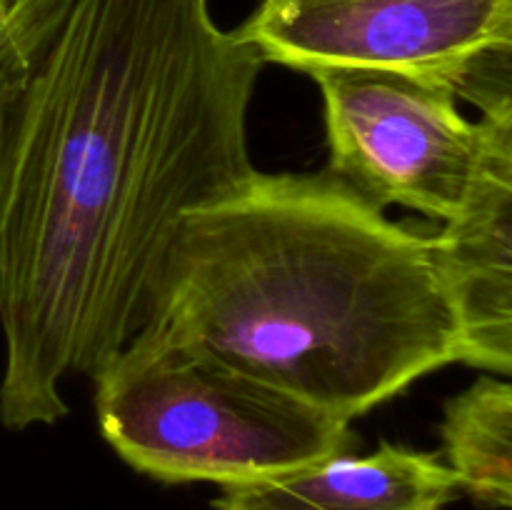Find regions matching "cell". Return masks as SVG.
Returning a JSON list of instances; mask_svg holds the SVG:
<instances>
[{
	"mask_svg": "<svg viewBox=\"0 0 512 510\" xmlns=\"http://www.w3.org/2000/svg\"><path fill=\"white\" fill-rule=\"evenodd\" d=\"M263 65L208 0H70L0 143L5 428L145 328L185 215L255 173Z\"/></svg>",
	"mask_w": 512,
	"mask_h": 510,
	"instance_id": "cell-1",
	"label": "cell"
},
{
	"mask_svg": "<svg viewBox=\"0 0 512 510\" xmlns=\"http://www.w3.org/2000/svg\"><path fill=\"white\" fill-rule=\"evenodd\" d=\"M145 325L348 423L463 360L433 235L330 170H255L185 215Z\"/></svg>",
	"mask_w": 512,
	"mask_h": 510,
	"instance_id": "cell-2",
	"label": "cell"
},
{
	"mask_svg": "<svg viewBox=\"0 0 512 510\" xmlns=\"http://www.w3.org/2000/svg\"><path fill=\"white\" fill-rule=\"evenodd\" d=\"M105 443L168 485L258 483L345 453L348 420L145 325L93 375Z\"/></svg>",
	"mask_w": 512,
	"mask_h": 510,
	"instance_id": "cell-3",
	"label": "cell"
},
{
	"mask_svg": "<svg viewBox=\"0 0 512 510\" xmlns=\"http://www.w3.org/2000/svg\"><path fill=\"white\" fill-rule=\"evenodd\" d=\"M235 33L263 63L305 75L393 70L468 98L510 73L512 0H258Z\"/></svg>",
	"mask_w": 512,
	"mask_h": 510,
	"instance_id": "cell-4",
	"label": "cell"
},
{
	"mask_svg": "<svg viewBox=\"0 0 512 510\" xmlns=\"http://www.w3.org/2000/svg\"><path fill=\"white\" fill-rule=\"evenodd\" d=\"M323 95L330 173L378 208L445 223L463 205L480 150L453 85L393 70L308 73Z\"/></svg>",
	"mask_w": 512,
	"mask_h": 510,
	"instance_id": "cell-5",
	"label": "cell"
},
{
	"mask_svg": "<svg viewBox=\"0 0 512 510\" xmlns=\"http://www.w3.org/2000/svg\"><path fill=\"white\" fill-rule=\"evenodd\" d=\"M480 150L463 205L433 235L460 335V363L512 373V98L480 108Z\"/></svg>",
	"mask_w": 512,
	"mask_h": 510,
	"instance_id": "cell-6",
	"label": "cell"
},
{
	"mask_svg": "<svg viewBox=\"0 0 512 510\" xmlns=\"http://www.w3.org/2000/svg\"><path fill=\"white\" fill-rule=\"evenodd\" d=\"M458 480L438 453L383 443L373 453L350 450L305 468L228 485L215 510H445Z\"/></svg>",
	"mask_w": 512,
	"mask_h": 510,
	"instance_id": "cell-7",
	"label": "cell"
},
{
	"mask_svg": "<svg viewBox=\"0 0 512 510\" xmlns=\"http://www.w3.org/2000/svg\"><path fill=\"white\" fill-rule=\"evenodd\" d=\"M445 465L458 488L480 508L512 505V385L500 375H480L443 405Z\"/></svg>",
	"mask_w": 512,
	"mask_h": 510,
	"instance_id": "cell-8",
	"label": "cell"
},
{
	"mask_svg": "<svg viewBox=\"0 0 512 510\" xmlns=\"http://www.w3.org/2000/svg\"><path fill=\"white\" fill-rule=\"evenodd\" d=\"M70 0H8L0 10V143Z\"/></svg>",
	"mask_w": 512,
	"mask_h": 510,
	"instance_id": "cell-9",
	"label": "cell"
},
{
	"mask_svg": "<svg viewBox=\"0 0 512 510\" xmlns=\"http://www.w3.org/2000/svg\"><path fill=\"white\" fill-rule=\"evenodd\" d=\"M5 5H8V0H0V10H3Z\"/></svg>",
	"mask_w": 512,
	"mask_h": 510,
	"instance_id": "cell-10",
	"label": "cell"
}]
</instances>
